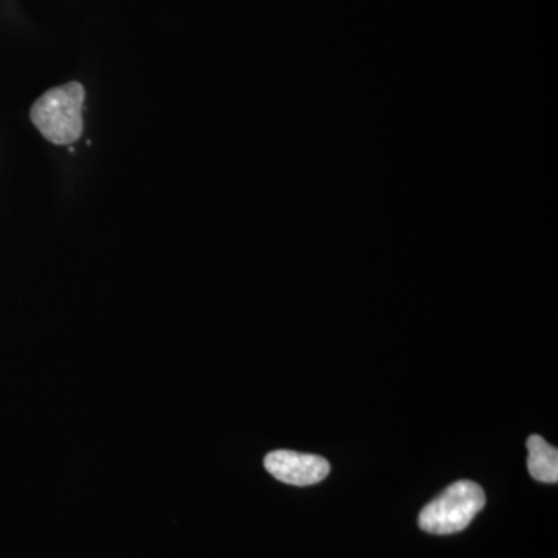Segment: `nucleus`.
<instances>
[{
	"instance_id": "obj_1",
	"label": "nucleus",
	"mask_w": 558,
	"mask_h": 558,
	"mask_svg": "<svg viewBox=\"0 0 558 558\" xmlns=\"http://www.w3.org/2000/svg\"><path fill=\"white\" fill-rule=\"evenodd\" d=\"M83 84L68 83L40 95L32 106L33 124L40 135L58 146L72 145L83 134Z\"/></svg>"
},
{
	"instance_id": "obj_2",
	"label": "nucleus",
	"mask_w": 558,
	"mask_h": 558,
	"mask_svg": "<svg viewBox=\"0 0 558 558\" xmlns=\"http://www.w3.org/2000/svg\"><path fill=\"white\" fill-rule=\"evenodd\" d=\"M486 506V494L473 481H458L428 502L418 515L422 531L450 535L464 531Z\"/></svg>"
},
{
	"instance_id": "obj_3",
	"label": "nucleus",
	"mask_w": 558,
	"mask_h": 558,
	"mask_svg": "<svg viewBox=\"0 0 558 558\" xmlns=\"http://www.w3.org/2000/svg\"><path fill=\"white\" fill-rule=\"evenodd\" d=\"M264 465L281 483L299 487L317 484L330 472L329 462L325 458L290 450L271 451L264 459Z\"/></svg>"
},
{
	"instance_id": "obj_4",
	"label": "nucleus",
	"mask_w": 558,
	"mask_h": 558,
	"mask_svg": "<svg viewBox=\"0 0 558 558\" xmlns=\"http://www.w3.org/2000/svg\"><path fill=\"white\" fill-rule=\"evenodd\" d=\"M529 457L527 469L532 478L542 483L558 481V450L546 442L542 436L532 435L526 442Z\"/></svg>"
}]
</instances>
